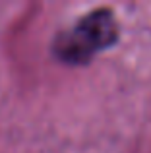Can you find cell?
Wrapping results in <instances>:
<instances>
[{
    "mask_svg": "<svg viewBox=\"0 0 151 153\" xmlns=\"http://www.w3.org/2000/svg\"><path fill=\"white\" fill-rule=\"evenodd\" d=\"M118 39V23L109 8L83 16L54 41V54L66 64H87L99 51L109 49Z\"/></svg>",
    "mask_w": 151,
    "mask_h": 153,
    "instance_id": "1",
    "label": "cell"
}]
</instances>
